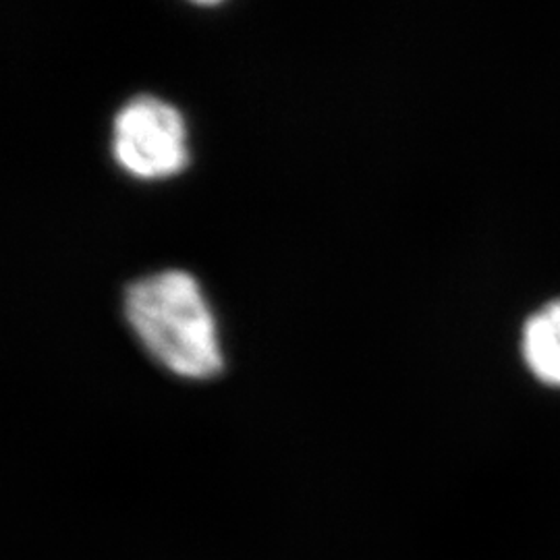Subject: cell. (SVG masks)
Instances as JSON below:
<instances>
[{
    "instance_id": "cell-1",
    "label": "cell",
    "mask_w": 560,
    "mask_h": 560,
    "mask_svg": "<svg viewBox=\"0 0 560 560\" xmlns=\"http://www.w3.org/2000/svg\"><path fill=\"white\" fill-rule=\"evenodd\" d=\"M125 316L143 347L173 374L191 381L221 374L214 318L187 272L166 270L127 284Z\"/></svg>"
},
{
    "instance_id": "cell-3",
    "label": "cell",
    "mask_w": 560,
    "mask_h": 560,
    "mask_svg": "<svg viewBox=\"0 0 560 560\" xmlns=\"http://www.w3.org/2000/svg\"><path fill=\"white\" fill-rule=\"evenodd\" d=\"M523 358L540 381L560 384V300L546 303L525 322Z\"/></svg>"
},
{
    "instance_id": "cell-2",
    "label": "cell",
    "mask_w": 560,
    "mask_h": 560,
    "mask_svg": "<svg viewBox=\"0 0 560 560\" xmlns=\"http://www.w3.org/2000/svg\"><path fill=\"white\" fill-rule=\"evenodd\" d=\"M179 110L154 96L127 102L115 117L113 154L138 179H168L189 164Z\"/></svg>"
}]
</instances>
